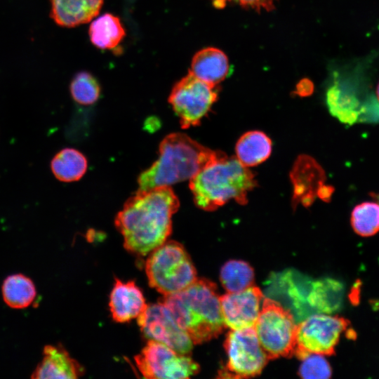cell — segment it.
Wrapping results in <instances>:
<instances>
[{"label":"cell","mask_w":379,"mask_h":379,"mask_svg":"<svg viewBox=\"0 0 379 379\" xmlns=\"http://www.w3.org/2000/svg\"><path fill=\"white\" fill-rule=\"evenodd\" d=\"M217 86L188 74L176 82L168 102L178 117L182 128L199 126L218 99Z\"/></svg>","instance_id":"obj_9"},{"label":"cell","mask_w":379,"mask_h":379,"mask_svg":"<svg viewBox=\"0 0 379 379\" xmlns=\"http://www.w3.org/2000/svg\"><path fill=\"white\" fill-rule=\"evenodd\" d=\"M254 280L253 267L244 260H228L220 269V281L227 293L239 292L253 286Z\"/></svg>","instance_id":"obj_24"},{"label":"cell","mask_w":379,"mask_h":379,"mask_svg":"<svg viewBox=\"0 0 379 379\" xmlns=\"http://www.w3.org/2000/svg\"><path fill=\"white\" fill-rule=\"evenodd\" d=\"M51 17L62 27H74L93 20L104 0H50Z\"/></svg>","instance_id":"obj_15"},{"label":"cell","mask_w":379,"mask_h":379,"mask_svg":"<svg viewBox=\"0 0 379 379\" xmlns=\"http://www.w3.org/2000/svg\"><path fill=\"white\" fill-rule=\"evenodd\" d=\"M376 98H377V100H378V102L379 104V83L377 86V88H376Z\"/></svg>","instance_id":"obj_31"},{"label":"cell","mask_w":379,"mask_h":379,"mask_svg":"<svg viewBox=\"0 0 379 379\" xmlns=\"http://www.w3.org/2000/svg\"><path fill=\"white\" fill-rule=\"evenodd\" d=\"M36 291L33 281L22 274H15L5 279L2 285L4 302L14 309H23L32 304Z\"/></svg>","instance_id":"obj_22"},{"label":"cell","mask_w":379,"mask_h":379,"mask_svg":"<svg viewBox=\"0 0 379 379\" xmlns=\"http://www.w3.org/2000/svg\"><path fill=\"white\" fill-rule=\"evenodd\" d=\"M180 202L170 186L138 190L124 204L115 226L129 252L145 256L167 241Z\"/></svg>","instance_id":"obj_1"},{"label":"cell","mask_w":379,"mask_h":379,"mask_svg":"<svg viewBox=\"0 0 379 379\" xmlns=\"http://www.w3.org/2000/svg\"><path fill=\"white\" fill-rule=\"evenodd\" d=\"M55 177L62 182H73L83 177L87 169V160L82 153L73 148L58 152L51 163Z\"/></svg>","instance_id":"obj_21"},{"label":"cell","mask_w":379,"mask_h":379,"mask_svg":"<svg viewBox=\"0 0 379 379\" xmlns=\"http://www.w3.org/2000/svg\"><path fill=\"white\" fill-rule=\"evenodd\" d=\"M147 305L141 289L134 281L116 279L109 302L112 319L116 322L126 323L138 318Z\"/></svg>","instance_id":"obj_13"},{"label":"cell","mask_w":379,"mask_h":379,"mask_svg":"<svg viewBox=\"0 0 379 379\" xmlns=\"http://www.w3.org/2000/svg\"><path fill=\"white\" fill-rule=\"evenodd\" d=\"M351 225L356 234L371 237L379 232V204L363 202L356 206L351 214Z\"/></svg>","instance_id":"obj_25"},{"label":"cell","mask_w":379,"mask_h":379,"mask_svg":"<svg viewBox=\"0 0 379 379\" xmlns=\"http://www.w3.org/2000/svg\"><path fill=\"white\" fill-rule=\"evenodd\" d=\"M291 178L294 186L305 182L301 186L294 189L293 199L296 198L298 201L309 205L313 201V198L308 187L314 186L319 192L323 185L314 184L313 181L324 182L325 175L324 171L315 161L307 157H301L294 166Z\"/></svg>","instance_id":"obj_20"},{"label":"cell","mask_w":379,"mask_h":379,"mask_svg":"<svg viewBox=\"0 0 379 379\" xmlns=\"http://www.w3.org/2000/svg\"><path fill=\"white\" fill-rule=\"evenodd\" d=\"M327 107L338 120L352 124L358 120L360 104L345 82L335 77L326 94Z\"/></svg>","instance_id":"obj_17"},{"label":"cell","mask_w":379,"mask_h":379,"mask_svg":"<svg viewBox=\"0 0 379 379\" xmlns=\"http://www.w3.org/2000/svg\"><path fill=\"white\" fill-rule=\"evenodd\" d=\"M345 331L348 338H356L348 319L324 314L312 315L296 326L294 354L300 359L310 354L333 355L340 336Z\"/></svg>","instance_id":"obj_7"},{"label":"cell","mask_w":379,"mask_h":379,"mask_svg":"<svg viewBox=\"0 0 379 379\" xmlns=\"http://www.w3.org/2000/svg\"><path fill=\"white\" fill-rule=\"evenodd\" d=\"M256 185L248 167L221 152L190 180L196 206L207 211H215L231 200L246 204L248 193Z\"/></svg>","instance_id":"obj_2"},{"label":"cell","mask_w":379,"mask_h":379,"mask_svg":"<svg viewBox=\"0 0 379 379\" xmlns=\"http://www.w3.org/2000/svg\"><path fill=\"white\" fill-rule=\"evenodd\" d=\"M160 301L194 345L217 338L226 327L217 286L208 279H197L180 291L164 295Z\"/></svg>","instance_id":"obj_3"},{"label":"cell","mask_w":379,"mask_h":379,"mask_svg":"<svg viewBox=\"0 0 379 379\" xmlns=\"http://www.w3.org/2000/svg\"><path fill=\"white\" fill-rule=\"evenodd\" d=\"M343 293L342 283L333 279H325L314 284V288L310 295V302L317 310L332 313L341 307Z\"/></svg>","instance_id":"obj_23"},{"label":"cell","mask_w":379,"mask_h":379,"mask_svg":"<svg viewBox=\"0 0 379 379\" xmlns=\"http://www.w3.org/2000/svg\"><path fill=\"white\" fill-rule=\"evenodd\" d=\"M190 72L199 79L218 86L229 74L228 58L218 48L207 47L201 49L193 56Z\"/></svg>","instance_id":"obj_16"},{"label":"cell","mask_w":379,"mask_h":379,"mask_svg":"<svg viewBox=\"0 0 379 379\" xmlns=\"http://www.w3.org/2000/svg\"><path fill=\"white\" fill-rule=\"evenodd\" d=\"M272 146L270 138L265 133L248 131L243 134L236 144V158L246 167L255 166L269 158Z\"/></svg>","instance_id":"obj_18"},{"label":"cell","mask_w":379,"mask_h":379,"mask_svg":"<svg viewBox=\"0 0 379 379\" xmlns=\"http://www.w3.org/2000/svg\"><path fill=\"white\" fill-rule=\"evenodd\" d=\"M137 367L144 378L161 379L189 378L197 374L199 365L190 355L177 352L159 342L149 340L135 357Z\"/></svg>","instance_id":"obj_10"},{"label":"cell","mask_w":379,"mask_h":379,"mask_svg":"<svg viewBox=\"0 0 379 379\" xmlns=\"http://www.w3.org/2000/svg\"><path fill=\"white\" fill-rule=\"evenodd\" d=\"M138 324L148 340L163 343L178 353L191 354L194 345L193 341L178 324L169 309L160 300L147 305L138 317Z\"/></svg>","instance_id":"obj_11"},{"label":"cell","mask_w":379,"mask_h":379,"mask_svg":"<svg viewBox=\"0 0 379 379\" xmlns=\"http://www.w3.org/2000/svg\"><path fill=\"white\" fill-rule=\"evenodd\" d=\"M149 254L145 263L149 284L164 295L179 292L197 279L195 267L181 244L167 240Z\"/></svg>","instance_id":"obj_5"},{"label":"cell","mask_w":379,"mask_h":379,"mask_svg":"<svg viewBox=\"0 0 379 379\" xmlns=\"http://www.w3.org/2000/svg\"><path fill=\"white\" fill-rule=\"evenodd\" d=\"M371 196L375 199L376 201L379 204V193L378 194H372Z\"/></svg>","instance_id":"obj_30"},{"label":"cell","mask_w":379,"mask_h":379,"mask_svg":"<svg viewBox=\"0 0 379 379\" xmlns=\"http://www.w3.org/2000/svg\"><path fill=\"white\" fill-rule=\"evenodd\" d=\"M224 347L227 360L220 378H246L259 375L269 359L262 349L254 327L232 330L226 335Z\"/></svg>","instance_id":"obj_8"},{"label":"cell","mask_w":379,"mask_h":379,"mask_svg":"<svg viewBox=\"0 0 379 379\" xmlns=\"http://www.w3.org/2000/svg\"><path fill=\"white\" fill-rule=\"evenodd\" d=\"M88 33L95 47L107 50L117 48L126 34L120 19L111 13H105L92 21Z\"/></svg>","instance_id":"obj_19"},{"label":"cell","mask_w":379,"mask_h":379,"mask_svg":"<svg viewBox=\"0 0 379 379\" xmlns=\"http://www.w3.org/2000/svg\"><path fill=\"white\" fill-rule=\"evenodd\" d=\"M219 299L226 327L232 330L254 327L263 300L258 287L251 286L239 292L227 293Z\"/></svg>","instance_id":"obj_12"},{"label":"cell","mask_w":379,"mask_h":379,"mask_svg":"<svg viewBox=\"0 0 379 379\" xmlns=\"http://www.w3.org/2000/svg\"><path fill=\"white\" fill-rule=\"evenodd\" d=\"M298 369V375L304 379H328L332 368L324 355L310 354L304 357Z\"/></svg>","instance_id":"obj_27"},{"label":"cell","mask_w":379,"mask_h":379,"mask_svg":"<svg viewBox=\"0 0 379 379\" xmlns=\"http://www.w3.org/2000/svg\"><path fill=\"white\" fill-rule=\"evenodd\" d=\"M313 89L312 85L309 81H301L297 87L298 94L301 95H307L312 93Z\"/></svg>","instance_id":"obj_29"},{"label":"cell","mask_w":379,"mask_h":379,"mask_svg":"<svg viewBox=\"0 0 379 379\" xmlns=\"http://www.w3.org/2000/svg\"><path fill=\"white\" fill-rule=\"evenodd\" d=\"M84 374V368L61 345H46L43 358L32 378L34 379H73Z\"/></svg>","instance_id":"obj_14"},{"label":"cell","mask_w":379,"mask_h":379,"mask_svg":"<svg viewBox=\"0 0 379 379\" xmlns=\"http://www.w3.org/2000/svg\"><path fill=\"white\" fill-rule=\"evenodd\" d=\"M69 89L73 99L84 105L95 103L100 95L98 80L88 72L77 73L71 81Z\"/></svg>","instance_id":"obj_26"},{"label":"cell","mask_w":379,"mask_h":379,"mask_svg":"<svg viewBox=\"0 0 379 379\" xmlns=\"http://www.w3.org/2000/svg\"><path fill=\"white\" fill-rule=\"evenodd\" d=\"M217 8H222L227 2L235 1L243 8H251L257 11L265 10L270 11L275 8L278 0H211Z\"/></svg>","instance_id":"obj_28"},{"label":"cell","mask_w":379,"mask_h":379,"mask_svg":"<svg viewBox=\"0 0 379 379\" xmlns=\"http://www.w3.org/2000/svg\"><path fill=\"white\" fill-rule=\"evenodd\" d=\"M220 151H213L186 134L173 133L159 145L158 159L138 178V190L190 180L205 165L216 158Z\"/></svg>","instance_id":"obj_4"},{"label":"cell","mask_w":379,"mask_h":379,"mask_svg":"<svg viewBox=\"0 0 379 379\" xmlns=\"http://www.w3.org/2000/svg\"><path fill=\"white\" fill-rule=\"evenodd\" d=\"M296 326L288 310L272 299L262 300L254 328L269 360L294 354Z\"/></svg>","instance_id":"obj_6"}]
</instances>
